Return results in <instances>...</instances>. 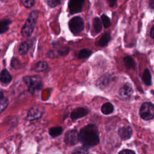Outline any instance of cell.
Here are the masks:
<instances>
[{"label": "cell", "mask_w": 154, "mask_h": 154, "mask_svg": "<svg viewBox=\"0 0 154 154\" xmlns=\"http://www.w3.org/2000/svg\"><path fill=\"white\" fill-rule=\"evenodd\" d=\"M79 141L85 147L96 146L99 142V131L94 125H88L82 128L79 133Z\"/></svg>", "instance_id": "obj_1"}, {"label": "cell", "mask_w": 154, "mask_h": 154, "mask_svg": "<svg viewBox=\"0 0 154 154\" xmlns=\"http://www.w3.org/2000/svg\"><path fill=\"white\" fill-rule=\"evenodd\" d=\"M38 17L37 10L32 11L22 29V34L24 37L30 36L34 31Z\"/></svg>", "instance_id": "obj_2"}, {"label": "cell", "mask_w": 154, "mask_h": 154, "mask_svg": "<svg viewBox=\"0 0 154 154\" xmlns=\"http://www.w3.org/2000/svg\"><path fill=\"white\" fill-rule=\"evenodd\" d=\"M23 80L28 86V91L31 94L34 93L42 88V82L38 76H26Z\"/></svg>", "instance_id": "obj_3"}, {"label": "cell", "mask_w": 154, "mask_h": 154, "mask_svg": "<svg viewBox=\"0 0 154 154\" xmlns=\"http://www.w3.org/2000/svg\"><path fill=\"white\" fill-rule=\"evenodd\" d=\"M140 115L145 120L153 119L154 117V106L151 102L143 103L140 109Z\"/></svg>", "instance_id": "obj_4"}, {"label": "cell", "mask_w": 154, "mask_h": 154, "mask_svg": "<svg viewBox=\"0 0 154 154\" xmlns=\"http://www.w3.org/2000/svg\"><path fill=\"white\" fill-rule=\"evenodd\" d=\"M69 27L72 33L75 34H79L84 28V20L79 16L73 17L69 22Z\"/></svg>", "instance_id": "obj_5"}, {"label": "cell", "mask_w": 154, "mask_h": 154, "mask_svg": "<svg viewBox=\"0 0 154 154\" xmlns=\"http://www.w3.org/2000/svg\"><path fill=\"white\" fill-rule=\"evenodd\" d=\"M64 141L69 146H73L77 144L79 141V132L76 129L68 131L64 135Z\"/></svg>", "instance_id": "obj_6"}, {"label": "cell", "mask_w": 154, "mask_h": 154, "mask_svg": "<svg viewBox=\"0 0 154 154\" xmlns=\"http://www.w3.org/2000/svg\"><path fill=\"white\" fill-rule=\"evenodd\" d=\"M44 114V109L40 106H34L31 108L28 111L27 119L29 120H33L40 119Z\"/></svg>", "instance_id": "obj_7"}, {"label": "cell", "mask_w": 154, "mask_h": 154, "mask_svg": "<svg viewBox=\"0 0 154 154\" xmlns=\"http://www.w3.org/2000/svg\"><path fill=\"white\" fill-rule=\"evenodd\" d=\"M84 1L85 0H69L68 7L70 14H73L81 11Z\"/></svg>", "instance_id": "obj_8"}, {"label": "cell", "mask_w": 154, "mask_h": 154, "mask_svg": "<svg viewBox=\"0 0 154 154\" xmlns=\"http://www.w3.org/2000/svg\"><path fill=\"white\" fill-rule=\"evenodd\" d=\"M88 113V109L83 107H79L74 109L71 114H70V117L72 120H75L78 119L82 118L87 116Z\"/></svg>", "instance_id": "obj_9"}, {"label": "cell", "mask_w": 154, "mask_h": 154, "mask_svg": "<svg viewBox=\"0 0 154 154\" xmlns=\"http://www.w3.org/2000/svg\"><path fill=\"white\" fill-rule=\"evenodd\" d=\"M133 93V90L129 84H125L119 90V95L122 98L128 99Z\"/></svg>", "instance_id": "obj_10"}, {"label": "cell", "mask_w": 154, "mask_h": 154, "mask_svg": "<svg viewBox=\"0 0 154 154\" xmlns=\"http://www.w3.org/2000/svg\"><path fill=\"white\" fill-rule=\"evenodd\" d=\"M118 134L122 140H128L131 137L132 135V128L130 126L122 127L119 129Z\"/></svg>", "instance_id": "obj_11"}, {"label": "cell", "mask_w": 154, "mask_h": 154, "mask_svg": "<svg viewBox=\"0 0 154 154\" xmlns=\"http://www.w3.org/2000/svg\"><path fill=\"white\" fill-rule=\"evenodd\" d=\"M111 40V35L109 32H106L103 34V35L101 36V37L99 38V40L96 42V45L98 46H105L108 45V42Z\"/></svg>", "instance_id": "obj_12"}, {"label": "cell", "mask_w": 154, "mask_h": 154, "mask_svg": "<svg viewBox=\"0 0 154 154\" xmlns=\"http://www.w3.org/2000/svg\"><path fill=\"white\" fill-rule=\"evenodd\" d=\"M111 81V76L109 75H103L97 81V84L99 88H105L110 83Z\"/></svg>", "instance_id": "obj_13"}, {"label": "cell", "mask_w": 154, "mask_h": 154, "mask_svg": "<svg viewBox=\"0 0 154 154\" xmlns=\"http://www.w3.org/2000/svg\"><path fill=\"white\" fill-rule=\"evenodd\" d=\"M32 43V40H27L26 42H22L19 46V54L20 55L26 54L29 51Z\"/></svg>", "instance_id": "obj_14"}, {"label": "cell", "mask_w": 154, "mask_h": 154, "mask_svg": "<svg viewBox=\"0 0 154 154\" xmlns=\"http://www.w3.org/2000/svg\"><path fill=\"white\" fill-rule=\"evenodd\" d=\"M48 64L45 61H40L37 62L33 67V69L37 72H46L48 70Z\"/></svg>", "instance_id": "obj_15"}, {"label": "cell", "mask_w": 154, "mask_h": 154, "mask_svg": "<svg viewBox=\"0 0 154 154\" xmlns=\"http://www.w3.org/2000/svg\"><path fill=\"white\" fill-rule=\"evenodd\" d=\"M11 76L10 73L6 70L4 69L0 73V81L4 84H8L11 81Z\"/></svg>", "instance_id": "obj_16"}, {"label": "cell", "mask_w": 154, "mask_h": 154, "mask_svg": "<svg viewBox=\"0 0 154 154\" xmlns=\"http://www.w3.org/2000/svg\"><path fill=\"white\" fill-rule=\"evenodd\" d=\"M114 111V106L110 102H106L103 104L101 107V111L103 114L108 115L111 114Z\"/></svg>", "instance_id": "obj_17"}, {"label": "cell", "mask_w": 154, "mask_h": 154, "mask_svg": "<svg viewBox=\"0 0 154 154\" xmlns=\"http://www.w3.org/2000/svg\"><path fill=\"white\" fill-rule=\"evenodd\" d=\"M63 131V129L61 126L52 127L49 129V134L52 137L55 138L60 135L62 134Z\"/></svg>", "instance_id": "obj_18"}, {"label": "cell", "mask_w": 154, "mask_h": 154, "mask_svg": "<svg viewBox=\"0 0 154 154\" xmlns=\"http://www.w3.org/2000/svg\"><path fill=\"white\" fill-rule=\"evenodd\" d=\"M143 82L147 85H150L152 84V76L150 70L146 69L143 73L142 78Z\"/></svg>", "instance_id": "obj_19"}, {"label": "cell", "mask_w": 154, "mask_h": 154, "mask_svg": "<svg viewBox=\"0 0 154 154\" xmlns=\"http://www.w3.org/2000/svg\"><path fill=\"white\" fill-rule=\"evenodd\" d=\"M123 62L128 69H132L135 66V63L133 58L130 56H126L123 58Z\"/></svg>", "instance_id": "obj_20"}, {"label": "cell", "mask_w": 154, "mask_h": 154, "mask_svg": "<svg viewBox=\"0 0 154 154\" xmlns=\"http://www.w3.org/2000/svg\"><path fill=\"white\" fill-rule=\"evenodd\" d=\"M93 27L95 32L96 33H99L102 31V28L100 19L97 17H94V19H93Z\"/></svg>", "instance_id": "obj_21"}, {"label": "cell", "mask_w": 154, "mask_h": 154, "mask_svg": "<svg viewBox=\"0 0 154 154\" xmlns=\"http://www.w3.org/2000/svg\"><path fill=\"white\" fill-rule=\"evenodd\" d=\"M11 21L8 19H5L0 22V33L5 32L8 30L9 25L10 24Z\"/></svg>", "instance_id": "obj_22"}, {"label": "cell", "mask_w": 154, "mask_h": 154, "mask_svg": "<svg viewBox=\"0 0 154 154\" xmlns=\"http://www.w3.org/2000/svg\"><path fill=\"white\" fill-rule=\"evenodd\" d=\"M92 54V51L87 49H83L81 50L78 54V58L79 59H85L90 57Z\"/></svg>", "instance_id": "obj_23"}, {"label": "cell", "mask_w": 154, "mask_h": 154, "mask_svg": "<svg viewBox=\"0 0 154 154\" xmlns=\"http://www.w3.org/2000/svg\"><path fill=\"white\" fill-rule=\"evenodd\" d=\"M101 20L103 25V26L105 28H108L111 26V20L107 15L105 14H103L100 17Z\"/></svg>", "instance_id": "obj_24"}, {"label": "cell", "mask_w": 154, "mask_h": 154, "mask_svg": "<svg viewBox=\"0 0 154 154\" xmlns=\"http://www.w3.org/2000/svg\"><path fill=\"white\" fill-rule=\"evenodd\" d=\"M72 154H88V151L85 147H80L76 149Z\"/></svg>", "instance_id": "obj_25"}, {"label": "cell", "mask_w": 154, "mask_h": 154, "mask_svg": "<svg viewBox=\"0 0 154 154\" xmlns=\"http://www.w3.org/2000/svg\"><path fill=\"white\" fill-rule=\"evenodd\" d=\"M22 4L26 8H31L34 4V0H20Z\"/></svg>", "instance_id": "obj_26"}, {"label": "cell", "mask_w": 154, "mask_h": 154, "mask_svg": "<svg viewBox=\"0 0 154 154\" xmlns=\"http://www.w3.org/2000/svg\"><path fill=\"white\" fill-rule=\"evenodd\" d=\"M70 51V48L68 47H64L61 49H60V50L58 51V54L60 56H66V55H67L69 54Z\"/></svg>", "instance_id": "obj_27"}, {"label": "cell", "mask_w": 154, "mask_h": 154, "mask_svg": "<svg viewBox=\"0 0 154 154\" xmlns=\"http://www.w3.org/2000/svg\"><path fill=\"white\" fill-rule=\"evenodd\" d=\"M48 5L51 7H55L60 4L61 0H46Z\"/></svg>", "instance_id": "obj_28"}, {"label": "cell", "mask_w": 154, "mask_h": 154, "mask_svg": "<svg viewBox=\"0 0 154 154\" xmlns=\"http://www.w3.org/2000/svg\"><path fill=\"white\" fill-rule=\"evenodd\" d=\"M47 56L50 58H57L59 56V54L57 51L51 50L47 53Z\"/></svg>", "instance_id": "obj_29"}, {"label": "cell", "mask_w": 154, "mask_h": 154, "mask_svg": "<svg viewBox=\"0 0 154 154\" xmlns=\"http://www.w3.org/2000/svg\"><path fill=\"white\" fill-rule=\"evenodd\" d=\"M119 154H135V153L133 150L129 149H125L120 151Z\"/></svg>", "instance_id": "obj_30"}, {"label": "cell", "mask_w": 154, "mask_h": 154, "mask_svg": "<svg viewBox=\"0 0 154 154\" xmlns=\"http://www.w3.org/2000/svg\"><path fill=\"white\" fill-rule=\"evenodd\" d=\"M7 103V101H4V94L2 92H0V106H2L4 103Z\"/></svg>", "instance_id": "obj_31"}, {"label": "cell", "mask_w": 154, "mask_h": 154, "mask_svg": "<svg viewBox=\"0 0 154 154\" xmlns=\"http://www.w3.org/2000/svg\"><path fill=\"white\" fill-rule=\"evenodd\" d=\"M107 1L108 2L109 6L111 7H114L116 4V2H117V0H107Z\"/></svg>", "instance_id": "obj_32"}, {"label": "cell", "mask_w": 154, "mask_h": 154, "mask_svg": "<svg viewBox=\"0 0 154 154\" xmlns=\"http://www.w3.org/2000/svg\"><path fill=\"white\" fill-rule=\"evenodd\" d=\"M149 7L151 9L153 10V8H154V0H149Z\"/></svg>", "instance_id": "obj_33"}, {"label": "cell", "mask_w": 154, "mask_h": 154, "mask_svg": "<svg viewBox=\"0 0 154 154\" xmlns=\"http://www.w3.org/2000/svg\"><path fill=\"white\" fill-rule=\"evenodd\" d=\"M150 35L152 38H154V26H153L150 29Z\"/></svg>", "instance_id": "obj_34"}]
</instances>
